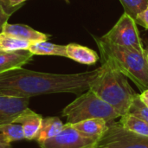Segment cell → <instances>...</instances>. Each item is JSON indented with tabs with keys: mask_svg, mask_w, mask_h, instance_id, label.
Listing matches in <instances>:
<instances>
[{
	"mask_svg": "<svg viewBox=\"0 0 148 148\" xmlns=\"http://www.w3.org/2000/svg\"><path fill=\"white\" fill-rule=\"evenodd\" d=\"M100 70L101 67L78 74H51L20 68L0 74V93L29 98L57 93L81 95L90 88Z\"/></svg>",
	"mask_w": 148,
	"mask_h": 148,
	"instance_id": "obj_1",
	"label": "cell"
},
{
	"mask_svg": "<svg viewBox=\"0 0 148 148\" xmlns=\"http://www.w3.org/2000/svg\"><path fill=\"white\" fill-rule=\"evenodd\" d=\"M102 62H108L130 79L142 92L148 89V64L145 54L95 37Z\"/></svg>",
	"mask_w": 148,
	"mask_h": 148,
	"instance_id": "obj_2",
	"label": "cell"
},
{
	"mask_svg": "<svg viewBox=\"0 0 148 148\" xmlns=\"http://www.w3.org/2000/svg\"><path fill=\"white\" fill-rule=\"evenodd\" d=\"M89 89L112 106L121 116L127 114L137 95L128 83L127 78L108 62H102Z\"/></svg>",
	"mask_w": 148,
	"mask_h": 148,
	"instance_id": "obj_3",
	"label": "cell"
},
{
	"mask_svg": "<svg viewBox=\"0 0 148 148\" xmlns=\"http://www.w3.org/2000/svg\"><path fill=\"white\" fill-rule=\"evenodd\" d=\"M62 115L66 118L68 124L95 118L103 119L109 124L121 117L112 106L101 99L91 89L81 94L66 106Z\"/></svg>",
	"mask_w": 148,
	"mask_h": 148,
	"instance_id": "obj_4",
	"label": "cell"
},
{
	"mask_svg": "<svg viewBox=\"0 0 148 148\" xmlns=\"http://www.w3.org/2000/svg\"><path fill=\"white\" fill-rule=\"evenodd\" d=\"M135 20L127 13H124L114 27L101 38L112 44L134 49L146 53L142 40L137 28Z\"/></svg>",
	"mask_w": 148,
	"mask_h": 148,
	"instance_id": "obj_5",
	"label": "cell"
},
{
	"mask_svg": "<svg viewBox=\"0 0 148 148\" xmlns=\"http://www.w3.org/2000/svg\"><path fill=\"white\" fill-rule=\"evenodd\" d=\"M95 148H148V137L134 134L123 127L119 121H114L108 124Z\"/></svg>",
	"mask_w": 148,
	"mask_h": 148,
	"instance_id": "obj_6",
	"label": "cell"
},
{
	"mask_svg": "<svg viewBox=\"0 0 148 148\" xmlns=\"http://www.w3.org/2000/svg\"><path fill=\"white\" fill-rule=\"evenodd\" d=\"M97 140L83 135L66 123L60 134L39 146L40 148H95Z\"/></svg>",
	"mask_w": 148,
	"mask_h": 148,
	"instance_id": "obj_7",
	"label": "cell"
},
{
	"mask_svg": "<svg viewBox=\"0 0 148 148\" xmlns=\"http://www.w3.org/2000/svg\"><path fill=\"white\" fill-rule=\"evenodd\" d=\"M29 98L0 93V126L16 123L20 114L29 108Z\"/></svg>",
	"mask_w": 148,
	"mask_h": 148,
	"instance_id": "obj_8",
	"label": "cell"
},
{
	"mask_svg": "<svg viewBox=\"0 0 148 148\" xmlns=\"http://www.w3.org/2000/svg\"><path fill=\"white\" fill-rule=\"evenodd\" d=\"M2 32L10 35L18 39L29 41L30 42L47 41L49 37L47 34L39 32L28 25L20 23L10 24L7 22L3 25Z\"/></svg>",
	"mask_w": 148,
	"mask_h": 148,
	"instance_id": "obj_9",
	"label": "cell"
},
{
	"mask_svg": "<svg viewBox=\"0 0 148 148\" xmlns=\"http://www.w3.org/2000/svg\"><path fill=\"white\" fill-rule=\"evenodd\" d=\"M43 118L30 108H26L17 118L16 124L23 127L24 138L29 140H36L42 125Z\"/></svg>",
	"mask_w": 148,
	"mask_h": 148,
	"instance_id": "obj_10",
	"label": "cell"
},
{
	"mask_svg": "<svg viewBox=\"0 0 148 148\" xmlns=\"http://www.w3.org/2000/svg\"><path fill=\"white\" fill-rule=\"evenodd\" d=\"M33 56L29 50L2 52L0 54V74L22 68L32 60Z\"/></svg>",
	"mask_w": 148,
	"mask_h": 148,
	"instance_id": "obj_11",
	"label": "cell"
},
{
	"mask_svg": "<svg viewBox=\"0 0 148 148\" xmlns=\"http://www.w3.org/2000/svg\"><path fill=\"white\" fill-rule=\"evenodd\" d=\"M69 125L83 135L97 140L106 132L108 127V123L105 120L98 118L88 119Z\"/></svg>",
	"mask_w": 148,
	"mask_h": 148,
	"instance_id": "obj_12",
	"label": "cell"
},
{
	"mask_svg": "<svg viewBox=\"0 0 148 148\" xmlns=\"http://www.w3.org/2000/svg\"><path fill=\"white\" fill-rule=\"evenodd\" d=\"M66 54L68 58L85 65H94L99 60V56L95 50L77 43L66 45Z\"/></svg>",
	"mask_w": 148,
	"mask_h": 148,
	"instance_id": "obj_13",
	"label": "cell"
},
{
	"mask_svg": "<svg viewBox=\"0 0 148 148\" xmlns=\"http://www.w3.org/2000/svg\"><path fill=\"white\" fill-rule=\"evenodd\" d=\"M28 50L34 56H56L67 57L66 45L54 44L47 41L32 42Z\"/></svg>",
	"mask_w": 148,
	"mask_h": 148,
	"instance_id": "obj_14",
	"label": "cell"
},
{
	"mask_svg": "<svg viewBox=\"0 0 148 148\" xmlns=\"http://www.w3.org/2000/svg\"><path fill=\"white\" fill-rule=\"evenodd\" d=\"M64 125L62 121L60 120V118L56 116L53 117H48L43 119L42 128L36 139V140L38 142V144L51 139L55 136H56L58 134L62 132V130L64 127Z\"/></svg>",
	"mask_w": 148,
	"mask_h": 148,
	"instance_id": "obj_15",
	"label": "cell"
},
{
	"mask_svg": "<svg viewBox=\"0 0 148 148\" xmlns=\"http://www.w3.org/2000/svg\"><path fill=\"white\" fill-rule=\"evenodd\" d=\"M119 122L127 130L140 136L148 137V123L139 117L126 114L120 118Z\"/></svg>",
	"mask_w": 148,
	"mask_h": 148,
	"instance_id": "obj_16",
	"label": "cell"
},
{
	"mask_svg": "<svg viewBox=\"0 0 148 148\" xmlns=\"http://www.w3.org/2000/svg\"><path fill=\"white\" fill-rule=\"evenodd\" d=\"M32 42L16 38L10 35L0 33V51L12 52L16 50H28Z\"/></svg>",
	"mask_w": 148,
	"mask_h": 148,
	"instance_id": "obj_17",
	"label": "cell"
},
{
	"mask_svg": "<svg viewBox=\"0 0 148 148\" xmlns=\"http://www.w3.org/2000/svg\"><path fill=\"white\" fill-rule=\"evenodd\" d=\"M0 134L4 137L5 140L9 144L25 139L23 127L20 124L12 123L0 126Z\"/></svg>",
	"mask_w": 148,
	"mask_h": 148,
	"instance_id": "obj_18",
	"label": "cell"
},
{
	"mask_svg": "<svg viewBox=\"0 0 148 148\" xmlns=\"http://www.w3.org/2000/svg\"><path fill=\"white\" fill-rule=\"evenodd\" d=\"M124 7L125 13L131 16L134 19L139 13L148 6V0H120Z\"/></svg>",
	"mask_w": 148,
	"mask_h": 148,
	"instance_id": "obj_19",
	"label": "cell"
},
{
	"mask_svg": "<svg viewBox=\"0 0 148 148\" xmlns=\"http://www.w3.org/2000/svg\"><path fill=\"white\" fill-rule=\"evenodd\" d=\"M127 114H134L148 123V108L141 101L138 94L132 101Z\"/></svg>",
	"mask_w": 148,
	"mask_h": 148,
	"instance_id": "obj_20",
	"label": "cell"
},
{
	"mask_svg": "<svg viewBox=\"0 0 148 148\" xmlns=\"http://www.w3.org/2000/svg\"><path fill=\"white\" fill-rule=\"evenodd\" d=\"M135 23L139 25L143 26L146 29H148V6L134 18Z\"/></svg>",
	"mask_w": 148,
	"mask_h": 148,
	"instance_id": "obj_21",
	"label": "cell"
},
{
	"mask_svg": "<svg viewBox=\"0 0 148 148\" xmlns=\"http://www.w3.org/2000/svg\"><path fill=\"white\" fill-rule=\"evenodd\" d=\"M9 16H10V14L5 10V9L3 7V5L0 3V33L2 32L3 25L7 22Z\"/></svg>",
	"mask_w": 148,
	"mask_h": 148,
	"instance_id": "obj_22",
	"label": "cell"
},
{
	"mask_svg": "<svg viewBox=\"0 0 148 148\" xmlns=\"http://www.w3.org/2000/svg\"><path fill=\"white\" fill-rule=\"evenodd\" d=\"M26 0H3V2L1 3V4L3 5V7H8V8H14L16 7L18 5H20L21 3H23V2H25Z\"/></svg>",
	"mask_w": 148,
	"mask_h": 148,
	"instance_id": "obj_23",
	"label": "cell"
},
{
	"mask_svg": "<svg viewBox=\"0 0 148 148\" xmlns=\"http://www.w3.org/2000/svg\"><path fill=\"white\" fill-rule=\"evenodd\" d=\"M139 96H140L141 101L148 108V89L142 91L141 94L139 95Z\"/></svg>",
	"mask_w": 148,
	"mask_h": 148,
	"instance_id": "obj_24",
	"label": "cell"
},
{
	"mask_svg": "<svg viewBox=\"0 0 148 148\" xmlns=\"http://www.w3.org/2000/svg\"><path fill=\"white\" fill-rule=\"evenodd\" d=\"M0 148H12L10 144H9L5 140L4 137L1 134H0Z\"/></svg>",
	"mask_w": 148,
	"mask_h": 148,
	"instance_id": "obj_25",
	"label": "cell"
},
{
	"mask_svg": "<svg viewBox=\"0 0 148 148\" xmlns=\"http://www.w3.org/2000/svg\"><path fill=\"white\" fill-rule=\"evenodd\" d=\"M145 57H146V60H147V62L148 64V51L145 53Z\"/></svg>",
	"mask_w": 148,
	"mask_h": 148,
	"instance_id": "obj_26",
	"label": "cell"
},
{
	"mask_svg": "<svg viewBox=\"0 0 148 148\" xmlns=\"http://www.w3.org/2000/svg\"><path fill=\"white\" fill-rule=\"evenodd\" d=\"M2 2H3V0H0V3H1Z\"/></svg>",
	"mask_w": 148,
	"mask_h": 148,
	"instance_id": "obj_27",
	"label": "cell"
},
{
	"mask_svg": "<svg viewBox=\"0 0 148 148\" xmlns=\"http://www.w3.org/2000/svg\"><path fill=\"white\" fill-rule=\"evenodd\" d=\"M1 53H2V51H0V54H1Z\"/></svg>",
	"mask_w": 148,
	"mask_h": 148,
	"instance_id": "obj_28",
	"label": "cell"
},
{
	"mask_svg": "<svg viewBox=\"0 0 148 148\" xmlns=\"http://www.w3.org/2000/svg\"><path fill=\"white\" fill-rule=\"evenodd\" d=\"M67 1H68V0H67Z\"/></svg>",
	"mask_w": 148,
	"mask_h": 148,
	"instance_id": "obj_29",
	"label": "cell"
}]
</instances>
